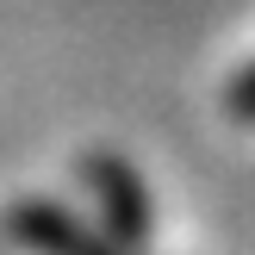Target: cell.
I'll return each mask as SVG.
<instances>
[{
  "instance_id": "1",
  "label": "cell",
  "mask_w": 255,
  "mask_h": 255,
  "mask_svg": "<svg viewBox=\"0 0 255 255\" xmlns=\"http://www.w3.org/2000/svg\"><path fill=\"white\" fill-rule=\"evenodd\" d=\"M12 237L25 249H37V255H112L56 206H12Z\"/></svg>"
},
{
  "instance_id": "2",
  "label": "cell",
  "mask_w": 255,
  "mask_h": 255,
  "mask_svg": "<svg viewBox=\"0 0 255 255\" xmlns=\"http://www.w3.org/2000/svg\"><path fill=\"white\" fill-rule=\"evenodd\" d=\"M231 112H243V119H255V62H249V69H243V75L231 81Z\"/></svg>"
}]
</instances>
